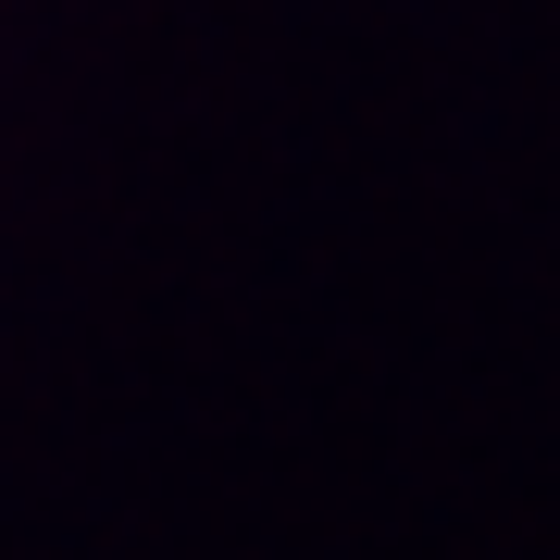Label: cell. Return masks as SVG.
I'll return each mask as SVG.
<instances>
[]
</instances>
